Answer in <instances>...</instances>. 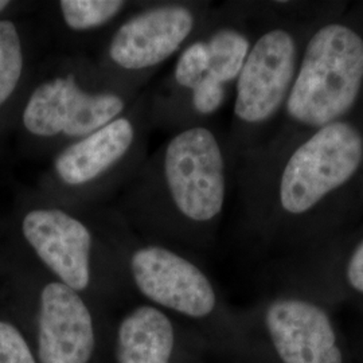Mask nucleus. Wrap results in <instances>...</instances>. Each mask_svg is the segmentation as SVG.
<instances>
[{"instance_id":"obj_1","label":"nucleus","mask_w":363,"mask_h":363,"mask_svg":"<svg viewBox=\"0 0 363 363\" xmlns=\"http://www.w3.org/2000/svg\"><path fill=\"white\" fill-rule=\"evenodd\" d=\"M250 233L304 255L363 220V104L343 120L234 162Z\"/></svg>"},{"instance_id":"obj_2","label":"nucleus","mask_w":363,"mask_h":363,"mask_svg":"<svg viewBox=\"0 0 363 363\" xmlns=\"http://www.w3.org/2000/svg\"><path fill=\"white\" fill-rule=\"evenodd\" d=\"M233 172L226 136L208 124L175 130L121 191L116 211L147 230L205 241L222 220Z\"/></svg>"},{"instance_id":"obj_3","label":"nucleus","mask_w":363,"mask_h":363,"mask_svg":"<svg viewBox=\"0 0 363 363\" xmlns=\"http://www.w3.org/2000/svg\"><path fill=\"white\" fill-rule=\"evenodd\" d=\"M256 34L234 84L226 143L233 162L267 143L283 115L301 52L330 1H252Z\"/></svg>"},{"instance_id":"obj_4","label":"nucleus","mask_w":363,"mask_h":363,"mask_svg":"<svg viewBox=\"0 0 363 363\" xmlns=\"http://www.w3.org/2000/svg\"><path fill=\"white\" fill-rule=\"evenodd\" d=\"M362 104L363 1H330L308 33L283 115L264 145L343 120Z\"/></svg>"},{"instance_id":"obj_5","label":"nucleus","mask_w":363,"mask_h":363,"mask_svg":"<svg viewBox=\"0 0 363 363\" xmlns=\"http://www.w3.org/2000/svg\"><path fill=\"white\" fill-rule=\"evenodd\" d=\"M140 94L108 77L96 60L64 54L28 93L21 121L54 155L124 115Z\"/></svg>"},{"instance_id":"obj_6","label":"nucleus","mask_w":363,"mask_h":363,"mask_svg":"<svg viewBox=\"0 0 363 363\" xmlns=\"http://www.w3.org/2000/svg\"><path fill=\"white\" fill-rule=\"evenodd\" d=\"M151 127L148 94L142 93L124 115L52 155L49 198L69 208H100L143 166Z\"/></svg>"},{"instance_id":"obj_7","label":"nucleus","mask_w":363,"mask_h":363,"mask_svg":"<svg viewBox=\"0 0 363 363\" xmlns=\"http://www.w3.org/2000/svg\"><path fill=\"white\" fill-rule=\"evenodd\" d=\"M208 1H156L128 13L105 38L97 65L118 84L140 91L157 69L201 33Z\"/></svg>"},{"instance_id":"obj_8","label":"nucleus","mask_w":363,"mask_h":363,"mask_svg":"<svg viewBox=\"0 0 363 363\" xmlns=\"http://www.w3.org/2000/svg\"><path fill=\"white\" fill-rule=\"evenodd\" d=\"M94 208H69L49 198L27 210L21 223L28 247L54 280L81 295L91 289L94 277Z\"/></svg>"},{"instance_id":"obj_9","label":"nucleus","mask_w":363,"mask_h":363,"mask_svg":"<svg viewBox=\"0 0 363 363\" xmlns=\"http://www.w3.org/2000/svg\"><path fill=\"white\" fill-rule=\"evenodd\" d=\"M261 325L279 363H346L337 325L325 304L288 289L261 307Z\"/></svg>"},{"instance_id":"obj_10","label":"nucleus","mask_w":363,"mask_h":363,"mask_svg":"<svg viewBox=\"0 0 363 363\" xmlns=\"http://www.w3.org/2000/svg\"><path fill=\"white\" fill-rule=\"evenodd\" d=\"M130 279L157 308L190 319H208L220 306L208 273L193 259L160 244H144L130 252Z\"/></svg>"},{"instance_id":"obj_11","label":"nucleus","mask_w":363,"mask_h":363,"mask_svg":"<svg viewBox=\"0 0 363 363\" xmlns=\"http://www.w3.org/2000/svg\"><path fill=\"white\" fill-rule=\"evenodd\" d=\"M94 346L93 316L84 295L54 279L46 283L39 294V362L89 363Z\"/></svg>"},{"instance_id":"obj_12","label":"nucleus","mask_w":363,"mask_h":363,"mask_svg":"<svg viewBox=\"0 0 363 363\" xmlns=\"http://www.w3.org/2000/svg\"><path fill=\"white\" fill-rule=\"evenodd\" d=\"M304 256L306 271L292 291L320 301L331 298L363 300V220L349 233Z\"/></svg>"},{"instance_id":"obj_13","label":"nucleus","mask_w":363,"mask_h":363,"mask_svg":"<svg viewBox=\"0 0 363 363\" xmlns=\"http://www.w3.org/2000/svg\"><path fill=\"white\" fill-rule=\"evenodd\" d=\"M175 327L167 313L152 304L128 312L117 328V363H171Z\"/></svg>"},{"instance_id":"obj_14","label":"nucleus","mask_w":363,"mask_h":363,"mask_svg":"<svg viewBox=\"0 0 363 363\" xmlns=\"http://www.w3.org/2000/svg\"><path fill=\"white\" fill-rule=\"evenodd\" d=\"M132 6L124 0H60L55 6L58 33L77 39L111 34Z\"/></svg>"},{"instance_id":"obj_15","label":"nucleus","mask_w":363,"mask_h":363,"mask_svg":"<svg viewBox=\"0 0 363 363\" xmlns=\"http://www.w3.org/2000/svg\"><path fill=\"white\" fill-rule=\"evenodd\" d=\"M26 65V48L19 28L10 19H0V109L18 91Z\"/></svg>"},{"instance_id":"obj_16","label":"nucleus","mask_w":363,"mask_h":363,"mask_svg":"<svg viewBox=\"0 0 363 363\" xmlns=\"http://www.w3.org/2000/svg\"><path fill=\"white\" fill-rule=\"evenodd\" d=\"M0 363H37L19 330L0 320Z\"/></svg>"},{"instance_id":"obj_17","label":"nucleus","mask_w":363,"mask_h":363,"mask_svg":"<svg viewBox=\"0 0 363 363\" xmlns=\"http://www.w3.org/2000/svg\"><path fill=\"white\" fill-rule=\"evenodd\" d=\"M11 1H6V0H0V13H4L9 7H10Z\"/></svg>"}]
</instances>
